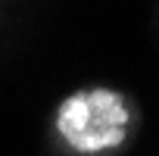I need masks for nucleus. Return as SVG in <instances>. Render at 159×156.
Instances as JSON below:
<instances>
[{
	"label": "nucleus",
	"mask_w": 159,
	"mask_h": 156,
	"mask_svg": "<svg viewBox=\"0 0 159 156\" xmlns=\"http://www.w3.org/2000/svg\"><path fill=\"white\" fill-rule=\"evenodd\" d=\"M59 134L81 153H97L125 140L128 109L116 91H78L59 106Z\"/></svg>",
	"instance_id": "nucleus-1"
}]
</instances>
